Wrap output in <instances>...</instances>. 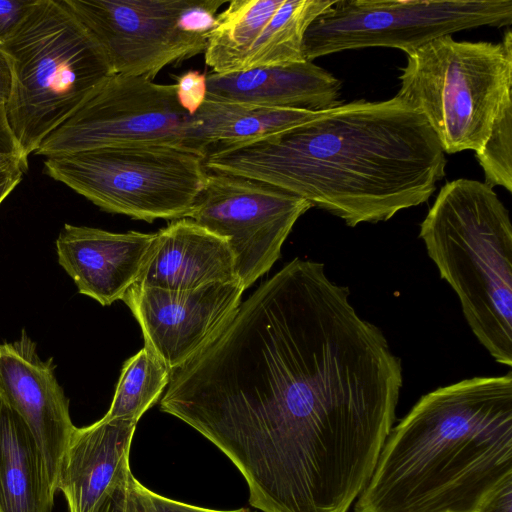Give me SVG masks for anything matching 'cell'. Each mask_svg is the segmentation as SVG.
<instances>
[{"label":"cell","mask_w":512,"mask_h":512,"mask_svg":"<svg viewBox=\"0 0 512 512\" xmlns=\"http://www.w3.org/2000/svg\"><path fill=\"white\" fill-rule=\"evenodd\" d=\"M349 295L295 258L170 373L165 412L231 460L262 512H348L393 427L401 360Z\"/></svg>","instance_id":"obj_1"},{"label":"cell","mask_w":512,"mask_h":512,"mask_svg":"<svg viewBox=\"0 0 512 512\" xmlns=\"http://www.w3.org/2000/svg\"><path fill=\"white\" fill-rule=\"evenodd\" d=\"M512 480V373L423 395L392 427L355 512H474Z\"/></svg>","instance_id":"obj_3"},{"label":"cell","mask_w":512,"mask_h":512,"mask_svg":"<svg viewBox=\"0 0 512 512\" xmlns=\"http://www.w3.org/2000/svg\"><path fill=\"white\" fill-rule=\"evenodd\" d=\"M53 503L34 437L0 400V512H52Z\"/></svg>","instance_id":"obj_18"},{"label":"cell","mask_w":512,"mask_h":512,"mask_svg":"<svg viewBox=\"0 0 512 512\" xmlns=\"http://www.w3.org/2000/svg\"><path fill=\"white\" fill-rule=\"evenodd\" d=\"M206 100L325 111L342 103L341 82L312 61L207 75Z\"/></svg>","instance_id":"obj_17"},{"label":"cell","mask_w":512,"mask_h":512,"mask_svg":"<svg viewBox=\"0 0 512 512\" xmlns=\"http://www.w3.org/2000/svg\"><path fill=\"white\" fill-rule=\"evenodd\" d=\"M124 512H251L247 508L215 510L179 502L152 492L134 476L124 491Z\"/></svg>","instance_id":"obj_24"},{"label":"cell","mask_w":512,"mask_h":512,"mask_svg":"<svg viewBox=\"0 0 512 512\" xmlns=\"http://www.w3.org/2000/svg\"><path fill=\"white\" fill-rule=\"evenodd\" d=\"M13 67L6 51L0 46V106L6 108L12 93Z\"/></svg>","instance_id":"obj_30"},{"label":"cell","mask_w":512,"mask_h":512,"mask_svg":"<svg viewBox=\"0 0 512 512\" xmlns=\"http://www.w3.org/2000/svg\"><path fill=\"white\" fill-rule=\"evenodd\" d=\"M283 0H232L211 30L204 51L213 73L242 71L244 64Z\"/></svg>","instance_id":"obj_20"},{"label":"cell","mask_w":512,"mask_h":512,"mask_svg":"<svg viewBox=\"0 0 512 512\" xmlns=\"http://www.w3.org/2000/svg\"><path fill=\"white\" fill-rule=\"evenodd\" d=\"M136 424L102 417L75 428L57 482L68 512H93L106 497L126 487L133 476L129 455Z\"/></svg>","instance_id":"obj_15"},{"label":"cell","mask_w":512,"mask_h":512,"mask_svg":"<svg viewBox=\"0 0 512 512\" xmlns=\"http://www.w3.org/2000/svg\"><path fill=\"white\" fill-rule=\"evenodd\" d=\"M204 165L277 187L355 227L427 202L446 159L424 117L395 96L341 104L266 137L211 145Z\"/></svg>","instance_id":"obj_2"},{"label":"cell","mask_w":512,"mask_h":512,"mask_svg":"<svg viewBox=\"0 0 512 512\" xmlns=\"http://www.w3.org/2000/svg\"><path fill=\"white\" fill-rule=\"evenodd\" d=\"M44 172L106 212L153 222L188 218L208 170L190 150L139 145L47 156Z\"/></svg>","instance_id":"obj_7"},{"label":"cell","mask_w":512,"mask_h":512,"mask_svg":"<svg viewBox=\"0 0 512 512\" xmlns=\"http://www.w3.org/2000/svg\"><path fill=\"white\" fill-rule=\"evenodd\" d=\"M475 157L483 169L484 183L512 192V102L503 108Z\"/></svg>","instance_id":"obj_23"},{"label":"cell","mask_w":512,"mask_h":512,"mask_svg":"<svg viewBox=\"0 0 512 512\" xmlns=\"http://www.w3.org/2000/svg\"><path fill=\"white\" fill-rule=\"evenodd\" d=\"M27 168V162H0V204L20 183Z\"/></svg>","instance_id":"obj_29"},{"label":"cell","mask_w":512,"mask_h":512,"mask_svg":"<svg viewBox=\"0 0 512 512\" xmlns=\"http://www.w3.org/2000/svg\"><path fill=\"white\" fill-rule=\"evenodd\" d=\"M1 47L13 67L6 116L27 158L114 74L64 0H35Z\"/></svg>","instance_id":"obj_5"},{"label":"cell","mask_w":512,"mask_h":512,"mask_svg":"<svg viewBox=\"0 0 512 512\" xmlns=\"http://www.w3.org/2000/svg\"><path fill=\"white\" fill-rule=\"evenodd\" d=\"M154 237L65 224L56 239L58 262L79 293L109 306L137 282Z\"/></svg>","instance_id":"obj_14"},{"label":"cell","mask_w":512,"mask_h":512,"mask_svg":"<svg viewBox=\"0 0 512 512\" xmlns=\"http://www.w3.org/2000/svg\"><path fill=\"white\" fill-rule=\"evenodd\" d=\"M321 111L205 100L195 113L198 137L207 149L266 137L304 123Z\"/></svg>","instance_id":"obj_19"},{"label":"cell","mask_w":512,"mask_h":512,"mask_svg":"<svg viewBox=\"0 0 512 512\" xmlns=\"http://www.w3.org/2000/svg\"><path fill=\"white\" fill-rule=\"evenodd\" d=\"M474 512H512V480L491 492Z\"/></svg>","instance_id":"obj_28"},{"label":"cell","mask_w":512,"mask_h":512,"mask_svg":"<svg viewBox=\"0 0 512 512\" xmlns=\"http://www.w3.org/2000/svg\"><path fill=\"white\" fill-rule=\"evenodd\" d=\"M125 488L106 497L93 512H124Z\"/></svg>","instance_id":"obj_31"},{"label":"cell","mask_w":512,"mask_h":512,"mask_svg":"<svg viewBox=\"0 0 512 512\" xmlns=\"http://www.w3.org/2000/svg\"><path fill=\"white\" fill-rule=\"evenodd\" d=\"M512 24V0H334L308 27V61L345 50L387 47L409 54L480 26Z\"/></svg>","instance_id":"obj_8"},{"label":"cell","mask_w":512,"mask_h":512,"mask_svg":"<svg viewBox=\"0 0 512 512\" xmlns=\"http://www.w3.org/2000/svg\"><path fill=\"white\" fill-rule=\"evenodd\" d=\"M333 1L283 0L253 46L242 71L305 61V32Z\"/></svg>","instance_id":"obj_21"},{"label":"cell","mask_w":512,"mask_h":512,"mask_svg":"<svg viewBox=\"0 0 512 512\" xmlns=\"http://www.w3.org/2000/svg\"><path fill=\"white\" fill-rule=\"evenodd\" d=\"M106 53L114 73L152 80L204 53L227 0H64Z\"/></svg>","instance_id":"obj_9"},{"label":"cell","mask_w":512,"mask_h":512,"mask_svg":"<svg viewBox=\"0 0 512 512\" xmlns=\"http://www.w3.org/2000/svg\"><path fill=\"white\" fill-rule=\"evenodd\" d=\"M419 237L478 341L497 363L511 367L512 224L496 192L477 180L447 182Z\"/></svg>","instance_id":"obj_4"},{"label":"cell","mask_w":512,"mask_h":512,"mask_svg":"<svg viewBox=\"0 0 512 512\" xmlns=\"http://www.w3.org/2000/svg\"><path fill=\"white\" fill-rule=\"evenodd\" d=\"M54 370L53 358L43 361L25 331L18 340L0 344V400L30 430L55 495L61 461L76 427Z\"/></svg>","instance_id":"obj_13"},{"label":"cell","mask_w":512,"mask_h":512,"mask_svg":"<svg viewBox=\"0 0 512 512\" xmlns=\"http://www.w3.org/2000/svg\"><path fill=\"white\" fill-rule=\"evenodd\" d=\"M245 289L239 282L191 290L133 284L122 301L129 307L150 350L170 372L199 352L231 319Z\"/></svg>","instance_id":"obj_12"},{"label":"cell","mask_w":512,"mask_h":512,"mask_svg":"<svg viewBox=\"0 0 512 512\" xmlns=\"http://www.w3.org/2000/svg\"><path fill=\"white\" fill-rule=\"evenodd\" d=\"M27 159L10 128L6 108L0 106V162H27Z\"/></svg>","instance_id":"obj_27"},{"label":"cell","mask_w":512,"mask_h":512,"mask_svg":"<svg viewBox=\"0 0 512 512\" xmlns=\"http://www.w3.org/2000/svg\"><path fill=\"white\" fill-rule=\"evenodd\" d=\"M35 0H0V46L18 28Z\"/></svg>","instance_id":"obj_26"},{"label":"cell","mask_w":512,"mask_h":512,"mask_svg":"<svg viewBox=\"0 0 512 512\" xmlns=\"http://www.w3.org/2000/svg\"><path fill=\"white\" fill-rule=\"evenodd\" d=\"M207 75L189 70L177 77L176 97L179 105L190 116H194L206 100Z\"/></svg>","instance_id":"obj_25"},{"label":"cell","mask_w":512,"mask_h":512,"mask_svg":"<svg viewBox=\"0 0 512 512\" xmlns=\"http://www.w3.org/2000/svg\"><path fill=\"white\" fill-rule=\"evenodd\" d=\"M311 205L272 185L208 171L188 218L225 238L246 290L281 256L296 221Z\"/></svg>","instance_id":"obj_11"},{"label":"cell","mask_w":512,"mask_h":512,"mask_svg":"<svg viewBox=\"0 0 512 512\" xmlns=\"http://www.w3.org/2000/svg\"><path fill=\"white\" fill-rule=\"evenodd\" d=\"M401 71L396 96L424 117L444 153L476 152L512 102V32L497 43L433 39Z\"/></svg>","instance_id":"obj_6"},{"label":"cell","mask_w":512,"mask_h":512,"mask_svg":"<svg viewBox=\"0 0 512 512\" xmlns=\"http://www.w3.org/2000/svg\"><path fill=\"white\" fill-rule=\"evenodd\" d=\"M238 282L228 241L190 218L173 220L155 233L137 284L191 290Z\"/></svg>","instance_id":"obj_16"},{"label":"cell","mask_w":512,"mask_h":512,"mask_svg":"<svg viewBox=\"0 0 512 512\" xmlns=\"http://www.w3.org/2000/svg\"><path fill=\"white\" fill-rule=\"evenodd\" d=\"M170 370L146 347L127 359L121 369L106 419L137 423L160 398Z\"/></svg>","instance_id":"obj_22"},{"label":"cell","mask_w":512,"mask_h":512,"mask_svg":"<svg viewBox=\"0 0 512 512\" xmlns=\"http://www.w3.org/2000/svg\"><path fill=\"white\" fill-rule=\"evenodd\" d=\"M198 122L181 108L175 84L114 73L34 152L63 153L139 145H168L203 158Z\"/></svg>","instance_id":"obj_10"}]
</instances>
